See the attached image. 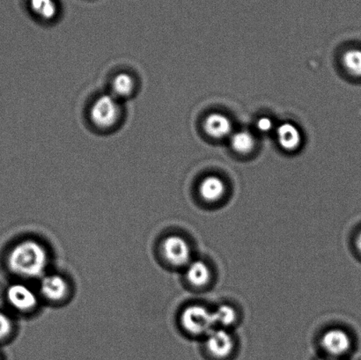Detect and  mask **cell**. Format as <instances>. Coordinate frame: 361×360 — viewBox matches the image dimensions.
<instances>
[{
    "instance_id": "8fae6325",
    "label": "cell",
    "mask_w": 361,
    "mask_h": 360,
    "mask_svg": "<svg viewBox=\"0 0 361 360\" xmlns=\"http://www.w3.org/2000/svg\"><path fill=\"white\" fill-rule=\"evenodd\" d=\"M226 194L225 182L217 176H208L201 182L200 195L205 202L217 203Z\"/></svg>"
},
{
    "instance_id": "4fadbf2b",
    "label": "cell",
    "mask_w": 361,
    "mask_h": 360,
    "mask_svg": "<svg viewBox=\"0 0 361 360\" xmlns=\"http://www.w3.org/2000/svg\"><path fill=\"white\" fill-rule=\"evenodd\" d=\"M186 278L194 287L203 288L210 284L212 271L203 261H194L187 266Z\"/></svg>"
},
{
    "instance_id": "52a82bcc",
    "label": "cell",
    "mask_w": 361,
    "mask_h": 360,
    "mask_svg": "<svg viewBox=\"0 0 361 360\" xmlns=\"http://www.w3.org/2000/svg\"><path fill=\"white\" fill-rule=\"evenodd\" d=\"M139 88V80L134 74L129 72H119L113 76L109 84V93L125 102L135 97Z\"/></svg>"
},
{
    "instance_id": "44dd1931",
    "label": "cell",
    "mask_w": 361,
    "mask_h": 360,
    "mask_svg": "<svg viewBox=\"0 0 361 360\" xmlns=\"http://www.w3.org/2000/svg\"><path fill=\"white\" fill-rule=\"evenodd\" d=\"M322 360H337V359H335L334 358H330V359H322Z\"/></svg>"
},
{
    "instance_id": "ba28073f",
    "label": "cell",
    "mask_w": 361,
    "mask_h": 360,
    "mask_svg": "<svg viewBox=\"0 0 361 360\" xmlns=\"http://www.w3.org/2000/svg\"><path fill=\"white\" fill-rule=\"evenodd\" d=\"M321 345L326 354L335 359L348 354L351 349L352 341L344 330L334 329L324 333Z\"/></svg>"
},
{
    "instance_id": "7c38bea8",
    "label": "cell",
    "mask_w": 361,
    "mask_h": 360,
    "mask_svg": "<svg viewBox=\"0 0 361 360\" xmlns=\"http://www.w3.org/2000/svg\"><path fill=\"white\" fill-rule=\"evenodd\" d=\"M204 130L214 139H223L232 132V123L226 116L214 113L205 119Z\"/></svg>"
},
{
    "instance_id": "9a60e30c",
    "label": "cell",
    "mask_w": 361,
    "mask_h": 360,
    "mask_svg": "<svg viewBox=\"0 0 361 360\" xmlns=\"http://www.w3.org/2000/svg\"><path fill=\"white\" fill-rule=\"evenodd\" d=\"M214 313V318L216 326L226 330L236 323L237 313L231 306L221 305Z\"/></svg>"
},
{
    "instance_id": "277c9868",
    "label": "cell",
    "mask_w": 361,
    "mask_h": 360,
    "mask_svg": "<svg viewBox=\"0 0 361 360\" xmlns=\"http://www.w3.org/2000/svg\"><path fill=\"white\" fill-rule=\"evenodd\" d=\"M162 255L172 266L182 267L190 263L191 250L185 239L171 235L162 242Z\"/></svg>"
},
{
    "instance_id": "5b68a950",
    "label": "cell",
    "mask_w": 361,
    "mask_h": 360,
    "mask_svg": "<svg viewBox=\"0 0 361 360\" xmlns=\"http://www.w3.org/2000/svg\"><path fill=\"white\" fill-rule=\"evenodd\" d=\"M205 347L208 354L216 360H226L232 355L235 341L226 330H214L207 335Z\"/></svg>"
},
{
    "instance_id": "8992f818",
    "label": "cell",
    "mask_w": 361,
    "mask_h": 360,
    "mask_svg": "<svg viewBox=\"0 0 361 360\" xmlns=\"http://www.w3.org/2000/svg\"><path fill=\"white\" fill-rule=\"evenodd\" d=\"M7 301L18 311L27 312L37 306L38 297L35 292L24 284H13L7 289Z\"/></svg>"
},
{
    "instance_id": "ffe728a7",
    "label": "cell",
    "mask_w": 361,
    "mask_h": 360,
    "mask_svg": "<svg viewBox=\"0 0 361 360\" xmlns=\"http://www.w3.org/2000/svg\"><path fill=\"white\" fill-rule=\"evenodd\" d=\"M356 245L357 248L359 249V252L361 253V232H360L358 237H357Z\"/></svg>"
},
{
    "instance_id": "9c48e42d",
    "label": "cell",
    "mask_w": 361,
    "mask_h": 360,
    "mask_svg": "<svg viewBox=\"0 0 361 360\" xmlns=\"http://www.w3.org/2000/svg\"><path fill=\"white\" fill-rule=\"evenodd\" d=\"M67 281L59 274L44 275L40 284V292L48 301L59 302L68 294Z\"/></svg>"
},
{
    "instance_id": "2e32d148",
    "label": "cell",
    "mask_w": 361,
    "mask_h": 360,
    "mask_svg": "<svg viewBox=\"0 0 361 360\" xmlns=\"http://www.w3.org/2000/svg\"><path fill=\"white\" fill-rule=\"evenodd\" d=\"M254 137L247 132H239L233 134L231 139V146L236 153L247 154L254 149Z\"/></svg>"
},
{
    "instance_id": "7a4b0ae2",
    "label": "cell",
    "mask_w": 361,
    "mask_h": 360,
    "mask_svg": "<svg viewBox=\"0 0 361 360\" xmlns=\"http://www.w3.org/2000/svg\"><path fill=\"white\" fill-rule=\"evenodd\" d=\"M126 116L123 102L111 93L97 95L88 108L87 118L94 130L102 133H111L122 125Z\"/></svg>"
},
{
    "instance_id": "6da1fadb",
    "label": "cell",
    "mask_w": 361,
    "mask_h": 360,
    "mask_svg": "<svg viewBox=\"0 0 361 360\" xmlns=\"http://www.w3.org/2000/svg\"><path fill=\"white\" fill-rule=\"evenodd\" d=\"M49 255L40 242L34 240L20 242L11 250L7 264L17 276L35 278L42 276L47 269Z\"/></svg>"
},
{
    "instance_id": "30bf717a",
    "label": "cell",
    "mask_w": 361,
    "mask_h": 360,
    "mask_svg": "<svg viewBox=\"0 0 361 360\" xmlns=\"http://www.w3.org/2000/svg\"><path fill=\"white\" fill-rule=\"evenodd\" d=\"M28 8L38 20L45 23L56 21L61 13L59 0H28Z\"/></svg>"
},
{
    "instance_id": "e0dca14e",
    "label": "cell",
    "mask_w": 361,
    "mask_h": 360,
    "mask_svg": "<svg viewBox=\"0 0 361 360\" xmlns=\"http://www.w3.org/2000/svg\"><path fill=\"white\" fill-rule=\"evenodd\" d=\"M343 66L351 75L361 77V49H352L345 51L342 58Z\"/></svg>"
},
{
    "instance_id": "3957f363",
    "label": "cell",
    "mask_w": 361,
    "mask_h": 360,
    "mask_svg": "<svg viewBox=\"0 0 361 360\" xmlns=\"http://www.w3.org/2000/svg\"><path fill=\"white\" fill-rule=\"evenodd\" d=\"M180 324L188 333L207 336L214 330V313L200 305L188 306L180 316Z\"/></svg>"
},
{
    "instance_id": "ac0fdd59",
    "label": "cell",
    "mask_w": 361,
    "mask_h": 360,
    "mask_svg": "<svg viewBox=\"0 0 361 360\" xmlns=\"http://www.w3.org/2000/svg\"><path fill=\"white\" fill-rule=\"evenodd\" d=\"M13 330L12 321L6 314L0 312V340L8 337Z\"/></svg>"
},
{
    "instance_id": "d6986e66",
    "label": "cell",
    "mask_w": 361,
    "mask_h": 360,
    "mask_svg": "<svg viewBox=\"0 0 361 360\" xmlns=\"http://www.w3.org/2000/svg\"><path fill=\"white\" fill-rule=\"evenodd\" d=\"M272 122L270 118H262L258 120L257 122V129L260 130L262 132H268L272 129Z\"/></svg>"
},
{
    "instance_id": "5bb4252c",
    "label": "cell",
    "mask_w": 361,
    "mask_h": 360,
    "mask_svg": "<svg viewBox=\"0 0 361 360\" xmlns=\"http://www.w3.org/2000/svg\"><path fill=\"white\" fill-rule=\"evenodd\" d=\"M279 143L286 151H293L299 147L302 136L299 130L292 123H283L277 130Z\"/></svg>"
}]
</instances>
